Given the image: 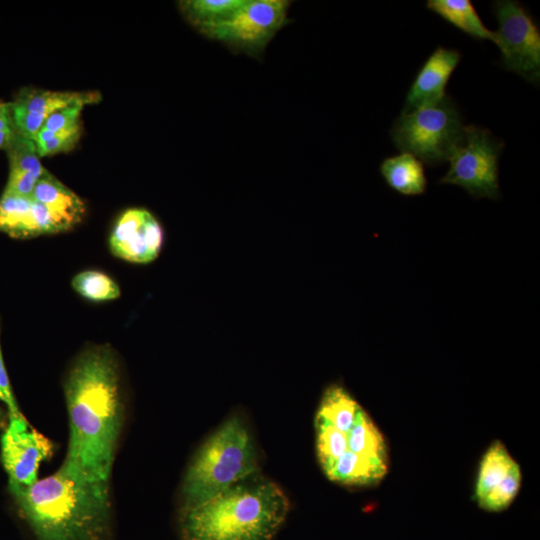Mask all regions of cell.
<instances>
[{
	"instance_id": "1",
	"label": "cell",
	"mask_w": 540,
	"mask_h": 540,
	"mask_svg": "<svg viewBox=\"0 0 540 540\" xmlns=\"http://www.w3.org/2000/svg\"><path fill=\"white\" fill-rule=\"evenodd\" d=\"M64 396L69 419L65 460L109 482L123 425V403L118 363L108 346H93L77 356L64 381Z\"/></svg>"
},
{
	"instance_id": "2",
	"label": "cell",
	"mask_w": 540,
	"mask_h": 540,
	"mask_svg": "<svg viewBox=\"0 0 540 540\" xmlns=\"http://www.w3.org/2000/svg\"><path fill=\"white\" fill-rule=\"evenodd\" d=\"M21 516L37 540H110L109 482L64 460L53 474L29 486L9 482Z\"/></svg>"
},
{
	"instance_id": "3",
	"label": "cell",
	"mask_w": 540,
	"mask_h": 540,
	"mask_svg": "<svg viewBox=\"0 0 540 540\" xmlns=\"http://www.w3.org/2000/svg\"><path fill=\"white\" fill-rule=\"evenodd\" d=\"M319 465L332 482L362 488L379 484L389 470L386 439L340 383L324 390L314 419Z\"/></svg>"
},
{
	"instance_id": "4",
	"label": "cell",
	"mask_w": 540,
	"mask_h": 540,
	"mask_svg": "<svg viewBox=\"0 0 540 540\" xmlns=\"http://www.w3.org/2000/svg\"><path fill=\"white\" fill-rule=\"evenodd\" d=\"M290 507L282 488L258 471L201 504L181 508L180 538L272 540Z\"/></svg>"
},
{
	"instance_id": "5",
	"label": "cell",
	"mask_w": 540,
	"mask_h": 540,
	"mask_svg": "<svg viewBox=\"0 0 540 540\" xmlns=\"http://www.w3.org/2000/svg\"><path fill=\"white\" fill-rule=\"evenodd\" d=\"M260 470L251 432L238 416L228 417L193 456L181 486L182 506L201 504Z\"/></svg>"
},
{
	"instance_id": "6",
	"label": "cell",
	"mask_w": 540,
	"mask_h": 540,
	"mask_svg": "<svg viewBox=\"0 0 540 540\" xmlns=\"http://www.w3.org/2000/svg\"><path fill=\"white\" fill-rule=\"evenodd\" d=\"M465 127L456 104L446 95L435 104L402 112L390 133L398 150L435 166L448 161L461 143Z\"/></svg>"
},
{
	"instance_id": "7",
	"label": "cell",
	"mask_w": 540,
	"mask_h": 540,
	"mask_svg": "<svg viewBox=\"0 0 540 540\" xmlns=\"http://www.w3.org/2000/svg\"><path fill=\"white\" fill-rule=\"evenodd\" d=\"M504 144L482 127L469 125L461 143L449 157L442 184L462 187L476 198L499 197L498 160Z\"/></svg>"
},
{
	"instance_id": "8",
	"label": "cell",
	"mask_w": 540,
	"mask_h": 540,
	"mask_svg": "<svg viewBox=\"0 0 540 540\" xmlns=\"http://www.w3.org/2000/svg\"><path fill=\"white\" fill-rule=\"evenodd\" d=\"M498 23L494 43L500 49L501 61L527 82L538 85L540 80V31L525 7L515 0L493 3Z\"/></svg>"
},
{
	"instance_id": "9",
	"label": "cell",
	"mask_w": 540,
	"mask_h": 540,
	"mask_svg": "<svg viewBox=\"0 0 540 540\" xmlns=\"http://www.w3.org/2000/svg\"><path fill=\"white\" fill-rule=\"evenodd\" d=\"M289 6L287 0H246L232 16L202 34L255 54L286 24Z\"/></svg>"
},
{
	"instance_id": "10",
	"label": "cell",
	"mask_w": 540,
	"mask_h": 540,
	"mask_svg": "<svg viewBox=\"0 0 540 540\" xmlns=\"http://www.w3.org/2000/svg\"><path fill=\"white\" fill-rule=\"evenodd\" d=\"M521 468L505 445L493 441L483 454L474 487V500L488 512L507 509L519 493Z\"/></svg>"
},
{
	"instance_id": "11",
	"label": "cell",
	"mask_w": 540,
	"mask_h": 540,
	"mask_svg": "<svg viewBox=\"0 0 540 540\" xmlns=\"http://www.w3.org/2000/svg\"><path fill=\"white\" fill-rule=\"evenodd\" d=\"M52 454V441L31 428L23 415L10 417L1 437V461L9 482L32 485L41 462Z\"/></svg>"
},
{
	"instance_id": "12",
	"label": "cell",
	"mask_w": 540,
	"mask_h": 540,
	"mask_svg": "<svg viewBox=\"0 0 540 540\" xmlns=\"http://www.w3.org/2000/svg\"><path fill=\"white\" fill-rule=\"evenodd\" d=\"M164 238L162 225L150 211L130 208L117 219L110 233L109 248L120 259L147 264L159 256Z\"/></svg>"
},
{
	"instance_id": "13",
	"label": "cell",
	"mask_w": 540,
	"mask_h": 540,
	"mask_svg": "<svg viewBox=\"0 0 540 540\" xmlns=\"http://www.w3.org/2000/svg\"><path fill=\"white\" fill-rule=\"evenodd\" d=\"M461 60L456 49L438 46L417 72L405 98L402 112L435 104L445 96L446 85Z\"/></svg>"
},
{
	"instance_id": "14",
	"label": "cell",
	"mask_w": 540,
	"mask_h": 540,
	"mask_svg": "<svg viewBox=\"0 0 540 540\" xmlns=\"http://www.w3.org/2000/svg\"><path fill=\"white\" fill-rule=\"evenodd\" d=\"M31 198L46 208L54 234L73 228L85 214L82 199L49 172L38 180Z\"/></svg>"
},
{
	"instance_id": "15",
	"label": "cell",
	"mask_w": 540,
	"mask_h": 540,
	"mask_svg": "<svg viewBox=\"0 0 540 540\" xmlns=\"http://www.w3.org/2000/svg\"><path fill=\"white\" fill-rule=\"evenodd\" d=\"M98 92L48 91L35 88H24L10 102L11 107L37 113L49 117L63 108L82 104L88 105L100 101Z\"/></svg>"
},
{
	"instance_id": "16",
	"label": "cell",
	"mask_w": 540,
	"mask_h": 540,
	"mask_svg": "<svg viewBox=\"0 0 540 540\" xmlns=\"http://www.w3.org/2000/svg\"><path fill=\"white\" fill-rule=\"evenodd\" d=\"M380 173L388 186L399 194L416 196L426 190L427 179L422 162L410 153L385 158Z\"/></svg>"
},
{
	"instance_id": "17",
	"label": "cell",
	"mask_w": 540,
	"mask_h": 540,
	"mask_svg": "<svg viewBox=\"0 0 540 540\" xmlns=\"http://www.w3.org/2000/svg\"><path fill=\"white\" fill-rule=\"evenodd\" d=\"M426 7L470 37L494 42V32L484 25L470 0H428Z\"/></svg>"
},
{
	"instance_id": "18",
	"label": "cell",
	"mask_w": 540,
	"mask_h": 540,
	"mask_svg": "<svg viewBox=\"0 0 540 540\" xmlns=\"http://www.w3.org/2000/svg\"><path fill=\"white\" fill-rule=\"evenodd\" d=\"M0 231L14 238L40 235L31 197L3 192L0 198Z\"/></svg>"
},
{
	"instance_id": "19",
	"label": "cell",
	"mask_w": 540,
	"mask_h": 540,
	"mask_svg": "<svg viewBox=\"0 0 540 540\" xmlns=\"http://www.w3.org/2000/svg\"><path fill=\"white\" fill-rule=\"evenodd\" d=\"M246 0H185L179 7L185 18L201 33L232 16Z\"/></svg>"
},
{
	"instance_id": "20",
	"label": "cell",
	"mask_w": 540,
	"mask_h": 540,
	"mask_svg": "<svg viewBox=\"0 0 540 540\" xmlns=\"http://www.w3.org/2000/svg\"><path fill=\"white\" fill-rule=\"evenodd\" d=\"M72 287L80 296L93 302L115 300L121 294L118 284L98 270H85L76 274L72 279Z\"/></svg>"
},
{
	"instance_id": "21",
	"label": "cell",
	"mask_w": 540,
	"mask_h": 540,
	"mask_svg": "<svg viewBox=\"0 0 540 540\" xmlns=\"http://www.w3.org/2000/svg\"><path fill=\"white\" fill-rule=\"evenodd\" d=\"M9 160V173H27L43 177L48 171L42 166L34 140L17 132L6 148Z\"/></svg>"
},
{
	"instance_id": "22",
	"label": "cell",
	"mask_w": 540,
	"mask_h": 540,
	"mask_svg": "<svg viewBox=\"0 0 540 540\" xmlns=\"http://www.w3.org/2000/svg\"><path fill=\"white\" fill-rule=\"evenodd\" d=\"M81 123L60 131L51 140L36 144L39 157H46L72 150L81 137Z\"/></svg>"
},
{
	"instance_id": "23",
	"label": "cell",
	"mask_w": 540,
	"mask_h": 540,
	"mask_svg": "<svg viewBox=\"0 0 540 540\" xmlns=\"http://www.w3.org/2000/svg\"><path fill=\"white\" fill-rule=\"evenodd\" d=\"M82 104L72 105L52 113L44 122L42 128L54 132L62 131L80 123Z\"/></svg>"
},
{
	"instance_id": "24",
	"label": "cell",
	"mask_w": 540,
	"mask_h": 540,
	"mask_svg": "<svg viewBox=\"0 0 540 540\" xmlns=\"http://www.w3.org/2000/svg\"><path fill=\"white\" fill-rule=\"evenodd\" d=\"M0 391L4 397V404L8 409L10 417H19L22 416L18 404L16 402L15 396L13 394L8 374L4 365L1 346H0Z\"/></svg>"
},
{
	"instance_id": "25",
	"label": "cell",
	"mask_w": 540,
	"mask_h": 540,
	"mask_svg": "<svg viewBox=\"0 0 540 540\" xmlns=\"http://www.w3.org/2000/svg\"><path fill=\"white\" fill-rule=\"evenodd\" d=\"M15 133L10 103L0 101V150H6Z\"/></svg>"
},
{
	"instance_id": "26",
	"label": "cell",
	"mask_w": 540,
	"mask_h": 540,
	"mask_svg": "<svg viewBox=\"0 0 540 540\" xmlns=\"http://www.w3.org/2000/svg\"><path fill=\"white\" fill-rule=\"evenodd\" d=\"M5 425V415L2 409L0 408V427Z\"/></svg>"
},
{
	"instance_id": "27",
	"label": "cell",
	"mask_w": 540,
	"mask_h": 540,
	"mask_svg": "<svg viewBox=\"0 0 540 540\" xmlns=\"http://www.w3.org/2000/svg\"><path fill=\"white\" fill-rule=\"evenodd\" d=\"M0 400L4 403V397L1 391H0Z\"/></svg>"
}]
</instances>
